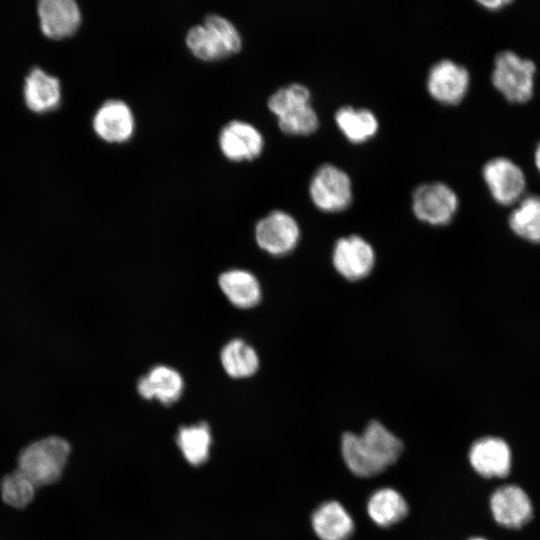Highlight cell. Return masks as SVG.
I'll return each mask as SVG.
<instances>
[{"mask_svg": "<svg viewBox=\"0 0 540 540\" xmlns=\"http://www.w3.org/2000/svg\"><path fill=\"white\" fill-rule=\"evenodd\" d=\"M71 447L59 436H47L24 447L18 455V470L35 485L56 482L68 461Z\"/></svg>", "mask_w": 540, "mask_h": 540, "instance_id": "1", "label": "cell"}, {"mask_svg": "<svg viewBox=\"0 0 540 540\" xmlns=\"http://www.w3.org/2000/svg\"><path fill=\"white\" fill-rule=\"evenodd\" d=\"M186 44L194 56L215 61L240 51L242 40L237 28L226 18L208 15L202 24L189 29Z\"/></svg>", "mask_w": 540, "mask_h": 540, "instance_id": "2", "label": "cell"}, {"mask_svg": "<svg viewBox=\"0 0 540 540\" xmlns=\"http://www.w3.org/2000/svg\"><path fill=\"white\" fill-rule=\"evenodd\" d=\"M536 66L528 58L506 50L497 54L492 71L494 87L510 102H526L533 95Z\"/></svg>", "mask_w": 540, "mask_h": 540, "instance_id": "3", "label": "cell"}, {"mask_svg": "<svg viewBox=\"0 0 540 540\" xmlns=\"http://www.w3.org/2000/svg\"><path fill=\"white\" fill-rule=\"evenodd\" d=\"M309 194L314 205L324 212H339L351 204L352 184L342 169L324 164L314 173Z\"/></svg>", "mask_w": 540, "mask_h": 540, "instance_id": "4", "label": "cell"}, {"mask_svg": "<svg viewBox=\"0 0 540 540\" xmlns=\"http://www.w3.org/2000/svg\"><path fill=\"white\" fill-rule=\"evenodd\" d=\"M457 209V195L445 183H426L413 192L412 210L414 215L428 224L435 226L448 224Z\"/></svg>", "mask_w": 540, "mask_h": 540, "instance_id": "5", "label": "cell"}, {"mask_svg": "<svg viewBox=\"0 0 540 540\" xmlns=\"http://www.w3.org/2000/svg\"><path fill=\"white\" fill-rule=\"evenodd\" d=\"M483 179L496 202L511 205L520 201L526 189L521 167L507 157H495L482 169Z\"/></svg>", "mask_w": 540, "mask_h": 540, "instance_id": "6", "label": "cell"}, {"mask_svg": "<svg viewBox=\"0 0 540 540\" xmlns=\"http://www.w3.org/2000/svg\"><path fill=\"white\" fill-rule=\"evenodd\" d=\"M300 229L296 220L288 213L275 210L258 221L255 238L259 247L271 255L282 256L297 245Z\"/></svg>", "mask_w": 540, "mask_h": 540, "instance_id": "7", "label": "cell"}, {"mask_svg": "<svg viewBox=\"0 0 540 540\" xmlns=\"http://www.w3.org/2000/svg\"><path fill=\"white\" fill-rule=\"evenodd\" d=\"M375 260L373 247L358 235L338 239L332 251L335 270L350 281L367 277L375 265Z\"/></svg>", "mask_w": 540, "mask_h": 540, "instance_id": "8", "label": "cell"}, {"mask_svg": "<svg viewBox=\"0 0 540 540\" xmlns=\"http://www.w3.org/2000/svg\"><path fill=\"white\" fill-rule=\"evenodd\" d=\"M468 70L449 59L435 63L427 77V90L431 97L443 104H457L469 88Z\"/></svg>", "mask_w": 540, "mask_h": 540, "instance_id": "9", "label": "cell"}, {"mask_svg": "<svg viewBox=\"0 0 540 540\" xmlns=\"http://www.w3.org/2000/svg\"><path fill=\"white\" fill-rule=\"evenodd\" d=\"M42 33L53 40L71 37L81 24V11L73 0H42L37 5Z\"/></svg>", "mask_w": 540, "mask_h": 540, "instance_id": "10", "label": "cell"}, {"mask_svg": "<svg viewBox=\"0 0 540 540\" xmlns=\"http://www.w3.org/2000/svg\"><path fill=\"white\" fill-rule=\"evenodd\" d=\"M92 126L102 140L108 143H123L133 135L135 119L125 102L111 99L97 109Z\"/></svg>", "mask_w": 540, "mask_h": 540, "instance_id": "11", "label": "cell"}, {"mask_svg": "<svg viewBox=\"0 0 540 540\" xmlns=\"http://www.w3.org/2000/svg\"><path fill=\"white\" fill-rule=\"evenodd\" d=\"M219 147L223 155L231 161H249L261 154L264 139L253 125L233 120L222 128Z\"/></svg>", "mask_w": 540, "mask_h": 540, "instance_id": "12", "label": "cell"}, {"mask_svg": "<svg viewBox=\"0 0 540 540\" xmlns=\"http://www.w3.org/2000/svg\"><path fill=\"white\" fill-rule=\"evenodd\" d=\"M496 522L508 528H520L532 516V504L525 491L515 485L498 488L490 498Z\"/></svg>", "mask_w": 540, "mask_h": 540, "instance_id": "13", "label": "cell"}, {"mask_svg": "<svg viewBox=\"0 0 540 540\" xmlns=\"http://www.w3.org/2000/svg\"><path fill=\"white\" fill-rule=\"evenodd\" d=\"M469 461L473 469L483 477H504L510 472L511 451L504 440L484 437L472 444Z\"/></svg>", "mask_w": 540, "mask_h": 540, "instance_id": "14", "label": "cell"}, {"mask_svg": "<svg viewBox=\"0 0 540 540\" xmlns=\"http://www.w3.org/2000/svg\"><path fill=\"white\" fill-rule=\"evenodd\" d=\"M61 85L58 78L41 68H33L26 76L23 96L26 106L42 114L55 110L61 102Z\"/></svg>", "mask_w": 540, "mask_h": 540, "instance_id": "15", "label": "cell"}, {"mask_svg": "<svg viewBox=\"0 0 540 540\" xmlns=\"http://www.w3.org/2000/svg\"><path fill=\"white\" fill-rule=\"evenodd\" d=\"M183 389L182 376L175 369L164 365L153 367L137 383L138 393L143 398L156 399L165 405L176 402Z\"/></svg>", "mask_w": 540, "mask_h": 540, "instance_id": "16", "label": "cell"}, {"mask_svg": "<svg viewBox=\"0 0 540 540\" xmlns=\"http://www.w3.org/2000/svg\"><path fill=\"white\" fill-rule=\"evenodd\" d=\"M359 436L367 455L382 471L394 464L403 450L401 440L376 420Z\"/></svg>", "mask_w": 540, "mask_h": 540, "instance_id": "17", "label": "cell"}, {"mask_svg": "<svg viewBox=\"0 0 540 540\" xmlns=\"http://www.w3.org/2000/svg\"><path fill=\"white\" fill-rule=\"evenodd\" d=\"M312 527L320 540H347L353 533L354 523L339 502L327 501L313 512Z\"/></svg>", "mask_w": 540, "mask_h": 540, "instance_id": "18", "label": "cell"}, {"mask_svg": "<svg viewBox=\"0 0 540 540\" xmlns=\"http://www.w3.org/2000/svg\"><path fill=\"white\" fill-rule=\"evenodd\" d=\"M219 286L228 300L239 308H251L261 299V287L249 271L233 269L218 278Z\"/></svg>", "mask_w": 540, "mask_h": 540, "instance_id": "19", "label": "cell"}, {"mask_svg": "<svg viewBox=\"0 0 540 540\" xmlns=\"http://www.w3.org/2000/svg\"><path fill=\"white\" fill-rule=\"evenodd\" d=\"M367 512L375 524L389 527L407 515L408 505L403 496L395 489L381 488L370 496Z\"/></svg>", "mask_w": 540, "mask_h": 540, "instance_id": "20", "label": "cell"}, {"mask_svg": "<svg viewBox=\"0 0 540 540\" xmlns=\"http://www.w3.org/2000/svg\"><path fill=\"white\" fill-rule=\"evenodd\" d=\"M335 122L343 135L352 143H362L378 130V120L368 109L344 106L335 113Z\"/></svg>", "mask_w": 540, "mask_h": 540, "instance_id": "21", "label": "cell"}, {"mask_svg": "<svg viewBox=\"0 0 540 540\" xmlns=\"http://www.w3.org/2000/svg\"><path fill=\"white\" fill-rule=\"evenodd\" d=\"M220 360L225 372L233 378L250 377L259 367L256 351L241 339L229 341L221 350Z\"/></svg>", "mask_w": 540, "mask_h": 540, "instance_id": "22", "label": "cell"}, {"mask_svg": "<svg viewBox=\"0 0 540 540\" xmlns=\"http://www.w3.org/2000/svg\"><path fill=\"white\" fill-rule=\"evenodd\" d=\"M509 226L520 238L540 243V196L531 195L519 201L509 216Z\"/></svg>", "mask_w": 540, "mask_h": 540, "instance_id": "23", "label": "cell"}, {"mask_svg": "<svg viewBox=\"0 0 540 540\" xmlns=\"http://www.w3.org/2000/svg\"><path fill=\"white\" fill-rule=\"evenodd\" d=\"M179 446L185 459L192 465L204 463L209 455L211 434L206 423L182 427L177 435Z\"/></svg>", "mask_w": 540, "mask_h": 540, "instance_id": "24", "label": "cell"}, {"mask_svg": "<svg viewBox=\"0 0 540 540\" xmlns=\"http://www.w3.org/2000/svg\"><path fill=\"white\" fill-rule=\"evenodd\" d=\"M341 453L349 470L359 477H372L382 470L367 455L360 436L346 432L341 438Z\"/></svg>", "mask_w": 540, "mask_h": 540, "instance_id": "25", "label": "cell"}, {"mask_svg": "<svg viewBox=\"0 0 540 540\" xmlns=\"http://www.w3.org/2000/svg\"><path fill=\"white\" fill-rule=\"evenodd\" d=\"M35 490L36 485L18 469L5 475L0 483L3 501L14 508L27 506L33 500Z\"/></svg>", "mask_w": 540, "mask_h": 540, "instance_id": "26", "label": "cell"}, {"mask_svg": "<svg viewBox=\"0 0 540 540\" xmlns=\"http://www.w3.org/2000/svg\"><path fill=\"white\" fill-rule=\"evenodd\" d=\"M309 90L301 84L294 83L282 87L272 94L267 102L269 110L277 117L302 106L311 104Z\"/></svg>", "mask_w": 540, "mask_h": 540, "instance_id": "27", "label": "cell"}, {"mask_svg": "<svg viewBox=\"0 0 540 540\" xmlns=\"http://www.w3.org/2000/svg\"><path fill=\"white\" fill-rule=\"evenodd\" d=\"M279 128L289 135H308L319 125L316 111L311 104L297 108L278 117Z\"/></svg>", "mask_w": 540, "mask_h": 540, "instance_id": "28", "label": "cell"}, {"mask_svg": "<svg viewBox=\"0 0 540 540\" xmlns=\"http://www.w3.org/2000/svg\"><path fill=\"white\" fill-rule=\"evenodd\" d=\"M481 5L488 9H499L505 5H508L511 3L510 0H482L479 1Z\"/></svg>", "mask_w": 540, "mask_h": 540, "instance_id": "29", "label": "cell"}, {"mask_svg": "<svg viewBox=\"0 0 540 540\" xmlns=\"http://www.w3.org/2000/svg\"><path fill=\"white\" fill-rule=\"evenodd\" d=\"M534 161L538 171L540 172V143L537 145L534 152Z\"/></svg>", "mask_w": 540, "mask_h": 540, "instance_id": "30", "label": "cell"}, {"mask_svg": "<svg viewBox=\"0 0 540 540\" xmlns=\"http://www.w3.org/2000/svg\"><path fill=\"white\" fill-rule=\"evenodd\" d=\"M470 540H486V539L480 538V537H475V538H471Z\"/></svg>", "mask_w": 540, "mask_h": 540, "instance_id": "31", "label": "cell"}]
</instances>
